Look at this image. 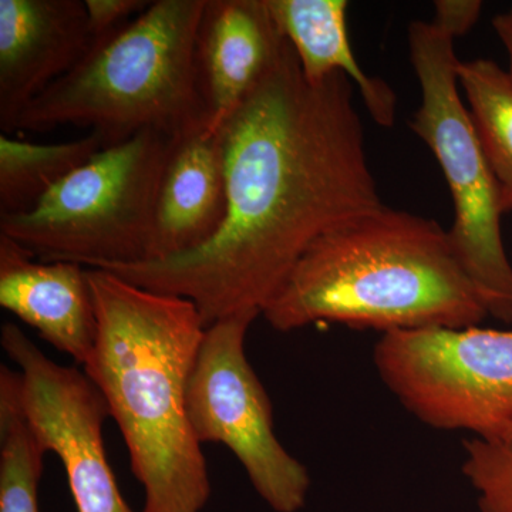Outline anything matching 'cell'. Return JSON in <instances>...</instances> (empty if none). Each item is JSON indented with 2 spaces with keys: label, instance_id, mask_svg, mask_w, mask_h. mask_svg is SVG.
I'll return each mask as SVG.
<instances>
[{
  "label": "cell",
  "instance_id": "cell-4",
  "mask_svg": "<svg viewBox=\"0 0 512 512\" xmlns=\"http://www.w3.org/2000/svg\"><path fill=\"white\" fill-rule=\"evenodd\" d=\"M205 0H156L93 43L69 73L37 96L13 130L90 128L104 147L146 130L171 137L208 126L198 92L195 40Z\"/></svg>",
  "mask_w": 512,
  "mask_h": 512
},
{
  "label": "cell",
  "instance_id": "cell-12",
  "mask_svg": "<svg viewBox=\"0 0 512 512\" xmlns=\"http://www.w3.org/2000/svg\"><path fill=\"white\" fill-rule=\"evenodd\" d=\"M0 306L80 366L92 359L97 316L86 266L36 261V255L0 234Z\"/></svg>",
  "mask_w": 512,
  "mask_h": 512
},
{
  "label": "cell",
  "instance_id": "cell-9",
  "mask_svg": "<svg viewBox=\"0 0 512 512\" xmlns=\"http://www.w3.org/2000/svg\"><path fill=\"white\" fill-rule=\"evenodd\" d=\"M0 345L18 366L30 426L62 461L77 512H134L107 460L103 426L110 410L96 384L50 359L15 323H3Z\"/></svg>",
  "mask_w": 512,
  "mask_h": 512
},
{
  "label": "cell",
  "instance_id": "cell-20",
  "mask_svg": "<svg viewBox=\"0 0 512 512\" xmlns=\"http://www.w3.org/2000/svg\"><path fill=\"white\" fill-rule=\"evenodd\" d=\"M483 10L480 0H437L433 23L451 37L463 36L473 29Z\"/></svg>",
  "mask_w": 512,
  "mask_h": 512
},
{
  "label": "cell",
  "instance_id": "cell-16",
  "mask_svg": "<svg viewBox=\"0 0 512 512\" xmlns=\"http://www.w3.org/2000/svg\"><path fill=\"white\" fill-rule=\"evenodd\" d=\"M458 84L507 214L512 212V79L493 60L476 59L458 64Z\"/></svg>",
  "mask_w": 512,
  "mask_h": 512
},
{
  "label": "cell",
  "instance_id": "cell-7",
  "mask_svg": "<svg viewBox=\"0 0 512 512\" xmlns=\"http://www.w3.org/2000/svg\"><path fill=\"white\" fill-rule=\"evenodd\" d=\"M375 363L394 396L427 426L487 437L512 424V330L383 333Z\"/></svg>",
  "mask_w": 512,
  "mask_h": 512
},
{
  "label": "cell",
  "instance_id": "cell-3",
  "mask_svg": "<svg viewBox=\"0 0 512 512\" xmlns=\"http://www.w3.org/2000/svg\"><path fill=\"white\" fill-rule=\"evenodd\" d=\"M262 316L279 332L333 322L389 333L470 328L490 315L448 231L384 205L319 238Z\"/></svg>",
  "mask_w": 512,
  "mask_h": 512
},
{
  "label": "cell",
  "instance_id": "cell-5",
  "mask_svg": "<svg viewBox=\"0 0 512 512\" xmlns=\"http://www.w3.org/2000/svg\"><path fill=\"white\" fill-rule=\"evenodd\" d=\"M173 138L146 130L101 148L35 208L0 217V234L40 261L86 268L148 261L158 188Z\"/></svg>",
  "mask_w": 512,
  "mask_h": 512
},
{
  "label": "cell",
  "instance_id": "cell-21",
  "mask_svg": "<svg viewBox=\"0 0 512 512\" xmlns=\"http://www.w3.org/2000/svg\"><path fill=\"white\" fill-rule=\"evenodd\" d=\"M493 28L497 36L500 37L505 50H507L508 60H510V70H508V74H510L512 79V5L507 12L494 16Z\"/></svg>",
  "mask_w": 512,
  "mask_h": 512
},
{
  "label": "cell",
  "instance_id": "cell-15",
  "mask_svg": "<svg viewBox=\"0 0 512 512\" xmlns=\"http://www.w3.org/2000/svg\"><path fill=\"white\" fill-rule=\"evenodd\" d=\"M104 147L99 134L37 144L0 134V217L25 214Z\"/></svg>",
  "mask_w": 512,
  "mask_h": 512
},
{
  "label": "cell",
  "instance_id": "cell-13",
  "mask_svg": "<svg viewBox=\"0 0 512 512\" xmlns=\"http://www.w3.org/2000/svg\"><path fill=\"white\" fill-rule=\"evenodd\" d=\"M225 214L227 174L220 131L201 126L174 137L158 188L148 261L204 247L220 231Z\"/></svg>",
  "mask_w": 512,
  "mask_h": 512
},
{
  "label": "cell",
  "instance_id": "cell-8",
  "mask_svg": "<svg viewBox=\"0 0 512 512\" xmlns=\"http://www.w3.org/2000/svg\"><path fill=\"white\" fill-rule=\"evenodd\" d=\"M258 316L261 312H238L205 329L188 382V417L201 444H222L237 457L272 510L299 512L311 477L276 437L271 400L245 350Z\"/></svg>",
  "mask_w": 512,
  "mask_h": 512
},
{
  "label": "cell",
  "instance_id": "cell-1",
  "mask_svg": "<svg viewBox=\"0 0 512 512\" xmlns=\"http://www.w3.org/2000/svg\"><path fill=\"white\" fill-rule=\"evenodd\" d=\"M227 214L204 247L163 261L104 266L148 291L194 303L205 329L264 312L323 235L384 207L366 156L355 84H311L288 42L220 128Z\"/></svg>",
  "mask_w": 512,
  "mask_h": 512
},
{
  "label": "cell",
  "instance_id": "cell-6",
  "mask_svg": "<svg viewBox=\"0 0 512 512\" xmlns=\"http://www.w3.org/2000/svg\"><path fill=\"white\" fill-rule=\"evenodd\" d=\"M454 40L433 22L416 20L409 26L410 60L421 90L410 127L446 178L454 205L448 237L458 261L488 315L512 323V265L501 232L500 187L461 99Z\"/></svg>",
  "mask_w": 512,
  "mask_h": 512
},
{
  "label": "cell",
  "instance_id": "cell-19",
  "mask_svg": "<svg viewBox=\"0 0 512 512\" xmlns=\"http://www.w3.org/2000/svg\"><path fill=\"white\" fill-rule=\"evenodd\" d=\"M87 20L94 43L110 36L150 5L146 0H86Z\"/></svg>",
  "mask_w": 512,
  "mask_h": 512
},
{
  "label": "cell",
  "instance_id": "cell-10",
  "mask_svg": "<svg viewBox=\"0 0 512 512\" xmlns=\"http://www.w3.org/2000/svg\"><path fill=\"white\" fill-rule=\"evenodd\" d=\"M80 0H0V130L93 47Z\"/></svg>",
  "mask_w": 512,
  "mask_h": 512
},
{
  "label": "cell",
  "instance_id": "cell-2",
  "mask_svg": "<svg viewBox=\"0 0 512 512\" xmlns=\"http://www.w3.org/2000/svg\"><path fill=\"white\" fill-rule=\"evenodd\" d=\"M97 340L84 373L103 394L131 470L141 512H202L211 480L187 409L205 326L194 303L87 268Z\"/></svg>",
  "mask_w": 512,
  "mask_h": 512
},
{
  "label": "cell",
  "instance_id": "cell-11",
  "mask_svg": "<svg viewBox=\"0 0 512 512\" xmlns=\"http://www.w3.org/2000/svg\"><path fill=\"white\" fill-rule=\"evenodd\" d=\"M285 43L268 0H205L195 67L211 130H218L274 69Z\"/></svg>",
  "mask_w": 512,
  "mask_h": 512
},
{
  "label": "cell",
  "instance_id": "cell-17",
  "mask_svg": "<svg viewBox=\"0 0 512 512\" xmlns=\"http://www.w3.org/2000/svg\"><path fill=\"white\" fill-rule=\"evenodd\" d=\"M46 454L23 409L19 370L0 366V512H40Z\"/></svg>",
  "mask_w": 512,
  "mask_h": 512
},
{
  "label": "cell",
  "instance_id": "cell-18",
  "mask_svg": "<svg viewBox=\"0 0 512 512\" xmlns=\"http://www.w3.org/2000/svg\"><path fill=\"white\" fill-rule=\"evenodd\" d=\"M464 447V476L480 512H512V424L493 436L473 437Z\"/></svg>",
  "mask_w": 512,
  "mask_h": 512
},
{
  "label": "cell",
  "instance_id": "cell-14",
  "mask_svg": "<svg viewBox=\"0 0 512 512\" xmlns=\"http://www.w3.org/2000/svg\"><path fill=\"white\" fill-rule=\"evenodd\" d=\"M268 6L309 83H323L333 74H343L359 89L375 123L393 126L396 94L357 62L350 45L346 0H268Z\"/></svg>",
  "mask_w": 512,
  "mask_h": 512
}]
</instances>
